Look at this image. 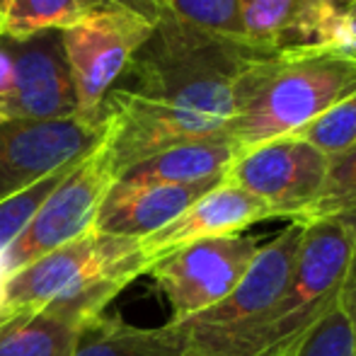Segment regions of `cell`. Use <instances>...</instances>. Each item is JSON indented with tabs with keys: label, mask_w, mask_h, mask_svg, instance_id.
I'll return each mask as SVG.
<instances>
[{
	"label": "cell",
	"mask_w": 356,
	"mask_h": 356,
	"mask_svg": "<svg viewBox=\"0 0 356 356\" xmlns=\"http://www.w3.org/2000/svg\"><path fill=\"white\" fill-rule=\"evenodd\" d=\"M264 54L184 22L155 24L102 107L117 179L172 145L225 136L240 75Z\"/></svg>",
	"instance_id": "cell-1"
},
{
	"label": "cell",
	"mask_w": 356,
	"mask_h": 356,
	"mask_svg": "<svg viewBox=\"0 0 356 356\" xmlns=\"http://www.w3.org/2000/svg\"><path fill=\"white\" fill-rule=\"evenodd\" d=\"M356 95V51L339 47L264 54L238 80L235 117L225 136L240 153L291 136Z\"/></svg>",
	"instance_id": "cell-2"
},
{
	"label": "cell",
	"mask_w": 356,
	"mask_h": 356,
	"mask_svg": "<svg viewBox=\"0 0 356 356\" xmlns=\"http://www.w3.org/2000/svg\"><path fill=\"white\" fill-rule=\"evenodd\" d=\"M141 274H148V264L138 240L90 230L10 274L8 308L85 325Z\"/></svg>",
	"instance_id": "cell-3"
},
{
	"label": "cell",
	"mask_w": 356,
	"mask_h": 356,
	"mask_svg": "<svg viewBox=\"0 0 356 356\" xmlns=\"http://www.w3.org/2000/svg\"><path fill=\"white\" fill-rule=\"evenodd\" d=\"M300 220H289L282 233L259 248L252 267L218 305L182 323H168L179 356H250L274 303L289 284L303 240Z\"/></svg>",
	"instance_id": "cell-4"
},
{
	"label": "cell",
	"mask_w": 356,
	"mask_h": 356,
	"mask_svg": "<svg viewBox=\"0 0 356 356\" xmlns=\"http://www.w3.org/2000/svg\"><path fill=\"white\" fill-rule=\"evenodd\" d=\"M303 225L293 272L250 356H286L339 303L356 250V233L347 223L332 218L308 220Z\"/></svg>",
	"instance_id": "cell-5"
},
{
	"label": "cell",
	"mask_w": 356,
	"mask_h": 356,
	"mask_svg": "<svg viewBox=\"0 0 356 356\" xmlns=\"http://www.w3.org/2000/svg\"><path fill=\"white\" fill-rule=\"evenodd\" d=\"M153 32L150 19L117 5H102L83 22L63 29L61 42L78 99V117L104 122V99Z\"/></svg>",
	"instance_id": "cell-6"
},
{
	"label": "cell",
	"mask_w": 356,
	"mask_h": 356,
	"mask_svg": "<svg viewBox=\"0 0 356 356\" xmlns=\"http://www.w3.org/2000/svg\"><path fill=\"white\" fill-rule=\"evenodd\" d=\"M117 182L104 141L54 187L39 211L10 245L3 262L8 274L19 272L34 259L73 243L95 228V218L104 197Z\"/></svg>",
	"instance_id": "cell-7"
},
{
	"label": "cell",
	"mask_w": 356,
	"mask_h": 356,
	"mask_svg": "<svg viewBox=\"0 0 356 356\" xmlns=\"http://www.w3.org/2000/svg\"><path fill=\"white\" fill-rule=\"evenodd\" d=\"M259 248L262 243L254 235L240 233L192 243L155 262L148 274L168 298L170 323L189 320L228 298L252 267Z\"/></svg>",
	"instance_id": "cell-8"
},
{
	"label": "cell",
	"mask_w": 356,
	"mask_h": 356,
	"mask_svg": "<svg viewBox=\"0 0 356 356\" xmlns=\"http://www.w3.org/2000/svg\"><path fill=\"white\" fill-rule=\"evenodd\" d=\"M107 134V122L5 119L0 122V202L85 160Z\"/></svg>",
	"instance_id": "cell-9"
},
{
	"label": "cell",
	"mask_w": 356,
	"mask_h": 356,
	"mask_svg": "<svg viewBox=\"0 0 356 356\" xmlns=\"http://www.w3.org/2000/svg\"><path fill=\"white\" fill-rule=\"evenodd\" d=\"M327 165V155L291 134L243 150L225 182L262 202L277 218L303 220L323 189Z\"/></svg>",
	"instance_id": "cell-10"
},
{
	"label": "cell",
	"mask_w": 356,
	"mask_h": 356,
	"mask_svg": "<svg viewBox=\"0 0 356 356\" xmlns=\"http://www.w3.org/2000/svg\"><path fill=\"white\" fill-rule=\"evenodd\" d=\"M243 37L262 51L339 47L356 51L347 0H235Z\"/></svg>",
	"instance_id": "cell-11"
},
{
	"label": "cell",
	"mask_w": 356,
	"mask_h": 356,
	"mask_svg": "<svg viewBox=\"0 0 356 356\" xmlns=\"http://www.w3.org/2000/svg\"><path fill=\"white\" fill-rule=\"evenodd\" d=\"M3 42L13 61V80L8 95L0 99V122L78 117V99L61 32H42L22 42Z\"/></svg>",
	"instance_id": "cell-12"
},
{
	"label": "cell",
	"mask_w": 356,
	"mask_h": 356,
	"mask_svg": "<svg viewBox=\"0 0 356 356\" xmlns=\"http://www.w3.org/2000/svg\"><path fill=\"white\" fill-rule=\"evenodd\" d=\"M274 218L277 216L262 202H257L248 192L223 179L213 189H209L204 197H199L192 207L184 209L172 223H168L148 238L138 240V248H141V254L150 272L155 262L187 248V245L211 238H225V235H240L250 225Z\"/></svg>",
	"instance_id": "cell-13"
},
{
	"label": "cell",
	"mask_w": 356,
	"mask_h": 356,
	"mask_svg": "<svg viewBox=\"0 0 356 356\" xmlns=\"http://www.w3.org/2000/svg\"><path fill=\"white\" fill-rule=\"evenodd\" d=\"M220 182L202 184H134L117 179L95 218L97 233L143 240L172 223L184 209Z\"/></svg>",
	"instance_id": "cell-14"
},
{
	"label": "cell",
	"mask_w": 356,
	"mask_h": 356,
	"mask_svg": "<svg viewBox=\"0 0 356 356\" xmlns=\"http://www.w3.org/2000/svg\"><path fill=\"white\" fill-rule=\"evenodd\" d=\"M240 145L228 136L179 143L134 165L119 179L134 184H202L223 182Z\"/></svg>",
	"instance_id": "cell-15"
},
{
	"label": "cell",
	"mask_w": 356,
	"mask_h": 356,
	"mask_svg": "<svg viewBox=\"0 0 356 356\" xmlns=\"http://www.w3.org/2000/svg\"><path fill=\"white\" fill-rule=\"evenodd\" d=\"M68 356H179L170 325L136 327L117 318H95L80 327Z\"/></svg>",
	"instance_id": "cell-16"
},
{
	"label": "cell",
	"mask_w": 356,
	"mask_h": 356,
	"mask_svg": "<svg viewBox=\"0 0 356 356\" xmlns=\"http://www.w3.org/2000/svg\"><path fill=\"white\" fill-rule=\"evenodd\" d=\"M102 5L127 8L150 19L153 24L184 22L207 29V32L245 42L235 0H102Z\"/></svg>",
	"instance_id": "cell-17"
},
{
	"label": "cell",
	"mask_w": 356,
	"mask_h": 356,
	"mask_svg": "<svg viewBox=\"0 0 356 356\" xmlns=\"http://www.w3.org/2000/svg\"><path fill=\"white\" fill-rule=\"evenodd\" d=\"M102 8V0H8L0 37L22 42L42 32H63Z\"/></svg>",
	"instance_id": "cell-18"
},
{
	"label": "cell",
	"mask_w": 356,
	"mask_h": 356,
	"mask_svg": "<svg viewBox=\"0 0 356 356\" xmlns=\"http://www.w3.org/2000/svg\"><path fill=\"white\" fill-rule=\"evenodd\" d=\"M83 325L44 313H22L0 330V356H68Z\"/></svg>",
	"instance_id": "cell-19"
},
{
	"label": "cell",
	"mask_w": 356,
	"mask_h": 356,
	"mask_svg": "<svg viewBox=\"0 0 356 356\" xmlns=\"http://www.w3.org/2000/svg\"><path fill=\"white\" fill-rule=\"evenodd\" d=\"M323 218L342 220L356 233V143L330 158L323 189L300 223Z\"/></svg>",
	"instance_id": "cell-20"
},
{
	"label": "cell",
	"mask_w": 356,
	"mask_h": 356,
	"mask_svg": "<svg viewBox=\"0 0 356 356\" xmlns=\"http://www.w3.org/2000/svg\"><path fill=\"white\" fill-rule=\"evenodd\" d=\"M293 136H300L303 141L315 145L327 158H334L352 148L356 143V95L334 104L332 109L305 124Z\"/></svg>",
	"instance_id": "cell-21"
},
{
	"label": "cell",
	"mask_w": 356,
	"mask_h": 356,
	"mask_svg": "<svg viewBox=\"0 0 356 356\" xmlns=\"http://www.w3.org/2000/svg\"><path fill=\"white\" fill-rule=\"evenodd\" d=\"M73 168L61 170V172L37 182L34 187L24 189V192H19V194H13V197H8L5 202H0V257H5L10 245H13L15 240L19 238V233L27 228V223L34 218V213L39 211L44 199L54 192V187H56Z\"/></svg>",
	"instance_id": "cell-22"
},
{
	"label": "cell",
	"mask_w": 356,
	"mask_h": 356,
	"mask_svg": "<svg viewBox=\"0 0 356 356\" xmlns=\"http://www.w3.org/2000/svg\"><path fill=\"white\" fill-rule=\"evenodd\" d=\"M286 356H356L354 332L339 303L330 310L323 323Z\"/></svg>",
	"instance_id": "cell-23"
},
{
	"label": "cell",
	"mask_w": 356,
	"mask_h": 356,
	"mask_svg": "<svg viewBox=\"0 0 356 356\" xmlns=\"http://www.w3.org/2000/svg\"><path fill=\"white\" fill-rule=\"evenodd\" d=\"M339 308H342V313L347 315L349 325H352L354 344H356V250H354V257H352V262H349L347 277H344V284H342Z\"/></svg>",
	"instance_id": "cell-24"
},
{
	"label": "cell",
	"mask_w": 356,
	"mask_h": 356,
	"mask_svg": "<svg viewBox=\"0 0 356 356\" xmlns=\"http://www.w3.org/2000/svg\"><path fill=\"white\" fill-rule=\"evenodd\" d=\"M8 269H5V262L3 257H0V327H5L8 323H13L15 318H19L17 313H13V310L8 308Z\"/></svg>",
	"instance_id": "cell-25"
},
{
	"label": "cell",
	"mask_w": 356,
	"mask_h": 356,
	"mask_svg": "<svg viewBox=\"0 0 356 356\" xmlns=\"http://www.w3.org/2000/svg\"><path fill=\"white\" fill-rule=\"evenodd\" d=\"M10 80H13V61H10L8 47H5V42L0 39V99L8 95Z\"/></svg>",
	"instance_id": "cell-26"
},
{
	"label": "cell",
	"mask_w": 356,
	"mask_h": 356,
	"mask_svg": "<svg viewBox=\"0 0 356 356\" xmlns=\"http://www.w3.org/2000/svg\"><path fill=\"white\" fill-rule=\"evenodd\" d=\"M347 15H349V19H352V27L356 32V0H347Z\"/></svg>",
	"instance_id": "cell-27"
},
{
	"label": "cell",
	"mask_w": 356,
	"mask_h": 356,
	"mask_svg": "<svg viewBox=\"0 0 356 356\" xmlns=\"http://www.w3.org/2000/svg\"><path fill=\"white\" fill-rule=\"evenodd\" d=\"M5 5H8V0H0V15H3V10H5Z\"/></svg>",
	"instance_id": "cell-28"
},
{
	"label": "cell",
	"mask_w": 356,
	"mask_h": 356,
	"mask_svg": "<svg viewBox=\"0 0 356 356\" xmlns=\"http://www.w3.org/2000/svg\"><path fill=\"white\" fill-rule=\"evenodd\" d=\"M0 330H3V327H0Z\"/></svg>",
	"instance_id": "cell-29"
}]
</instances>
